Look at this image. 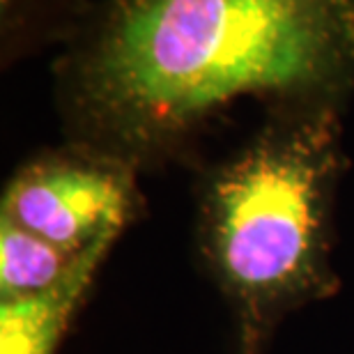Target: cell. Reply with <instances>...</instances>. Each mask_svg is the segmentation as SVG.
<instances>
[{
  "mask_svg": "<svg viewBox=\"0 0 354 354\" xmlns=\"http://www.w3.org/2000/svg\"><path fill=\"white\" fill-rule=\"evenodd\" d=\"M79 256L0 218V301L39 295L53 288L65 279Z\"/></svg>",
  "mask_w": 354,
  "mask_h": 354,
  "instance_id": "cell-6",
  "label": "cell"
},
{
  "mask_svg": "<svg viewBox=\"0 0 354 354\" xmlns=\"http://www.w3.org/2000/svg\"><path fill=\"white\" fill-rule=\"evenodd\" d=\"M95 0H0V65L10 69L46 48H62Z\"/></svg>",
  "mask_w": 354,
  "mask_h": 354,
  "instance_id": "cell-5",
  "label": "cell"
},
{
  "mask_svg": "<svg viewBox=\"0 0 354 354\" xmlns=\"http://www.w3.org/2000/svg\"><path fill=\"white\" fill-rule=\"evenodd\" d=\"M113 237L86 249L67 276L39 295L0 301V354H55L76 308L83 304Z\"/></svg>",
  "mask_w": 354,
  "mask_h": 354,
  "instance_id": "cell-4",
  "label": "cell"
},
{
  "mask_svg": "<svg viewBox=\"0 0 354 354\" xmlns=\"http://www.w3.org/2000/svg\"><path fill=\"white\" fill-rule=\"evenodd\" d=\"M343 113L334 104L265 109L249 140L198 184V246L235 317L237 354H263L283 317L338 290Z\"/></svg>",
  "mask_w": 354,
  "mask_h": 354,
  "instance_id": "cell-2",
  "label": "cell"
},
{
  "mask_svg": "<svg viewBox=\"0 0 354 354\" xmlns=\"http://www.w3.org/2000/svg\"><path fill=\"white\" fill-rule=\"evenodd\" d=\"M138 175L124 161L65 140L28 159L10 177L0 218L79 256L118 239L143 212Z\"/></svg>",
  "mask_w": 354,
  "mask_h": 354,
  "instance_id": "cell-3",
  "label": "cell"
},
{
  "mask_svg": "<svg viewBox=\"0 0 354 354\" xmlns=\"http://www.w3.org/2000/svg\"><path fill=\"white\" fill-rule=\"evenodd\" d=\"M51 72L65 140L154 173L242 99L345 109L354 0H95Z\"/></svg>",
  "mask_w": 354,
  "mask_h": 354,
  "instance_id": "cell-1",
  "label": "cell"
}]
</instances>
